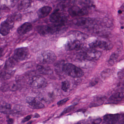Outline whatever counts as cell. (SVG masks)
Returning a JSON list of instances; mask_svg holds the SVG:
<instances>
[{
  "instance_id": "obj_31",
  "label": "cell",
  "mask_w": 124,
  "mask_h": 124,
  "mask_svg": "<svg viewBox=\"0 0 124 124\" xmlns=\"http://www.w3.org/2000/svg\"><path fill=\"white\" fill-rule=\"evenodd\" d=\"M98 82V80L96 79H95L94 80H93L91 81L90 83V85L91 86H94V85H95L96 84H97Z\"/></svg>"
},
{
  "instance_id": "obj_14",
  "label": "cell",
  "mask_w": 124,
  "mask_h": 124,
  "mask_svg": "<svg viewBox=\"0 0 124 124\" xmlns=\"http://www.w3.org/2000/svg\"><path fill=\"white\" fill-rule=\"evenodd\" d=\"M82 47V44L78 40H73L68 42L66 46V49L67 50H78Z\"/></svg>"
},
{
  "instance_id": "obj_23",
  "label": "cell",
  "mask_w": 124,
  "mask_h": 124,
  "mask_svg": "<svg viewBox=\"0 0 124 124\" xmlns=\"http://www.w3.org/2000/svg\"><path fill=\"white\" fill-rule=\"evenodd\" d=\"M16 1V0H0V4L6 7H9L13 5Z\"/></svg>"
},
{
  "instance_id": "obj_11",
  "label": "cell",
  "mask_w": 124,
  "mask_h": 124,
  "mask_svg": "<svg viewBox=\"0 0 124 124\" xmlns=\"http://www.w3.org/2000/svg\"><path fill=\"white\" fill-rule=\"evenodd\" d=\"M95 22L94 20L90 18H79L74 21V23L76 26L85 27L93 25Z\"/></svg>"
},
{
  "instance_id": "obj_27",
  "label": "cell",
  "mask_w": 124,
  "mask_h": 124,
  "mask_svg": "<svg viewBox=\"0 0 124 124\" xmlns=\"http://www.w3.org/2000/svg\"><path fill=\"white\" fill-rule=\"evenodd\" d=\"M75 105H72V106H70L68 108H67L66 109L64 110L62 112V113L61 115H63L64 114H66V113H68V112H70L72 110H73L74 108L75 107Z\"/></svg>"
},
{
  "instance_id": "obj_25",
  "label": "cell",
  "mask_w": 124,
  "mask_h": 124,
  "mask_svg": "<svg viewBox=\"0 0 124 124\" xmlns=\"http://www.w3.org/2000/svg\"><path fill=\"white\" fill-rule=\"evenodd\" d=\"M70 84L67 81H64L62 82V88L64 92H67L69 90Z\"/></svg>"
},
{
  "instance_id": "obj_39",
  "label": "cell",
  "mask_w": 124,
  "mask_h": 124,
  "mask_svg": "<svg viewBox=\"0 0 124 124\" xmlns=\"http://www.w3.org/2000/svg\"></svg>"
},
{
  "instance_id": "obj_38",
  "label": "cell",
  "mask_w": 124,
  "mask_h": 124,
  "mask_svg": "<svg viewBox=\"0 0 124 124\" xmlns=\"http://www.w3.org/2000/svg\"><path fill=\"white\" fill-rule=\"evenodd\" d=\"M62 0V1H66V0Z\"/></svg>"
},
{
  "instance_id": "obj_7",
  "label": "cell",
  "mask_w": 124,
  "mask_h": 124,
  "mask_svg": "<svg viewBox=\"0 0 124 124\" xmlns=\"http://www.w3.org/2000/svg\"><path fill=\"white\" fill-rule=\"evenodd\" d=\"M101 54V53L100 51L96 49L92 48L90 50L83 53L80 56L82 59L90 61H95L100 58Z\"/></svg>"
},
{
  "instance_id": "obj_37",
  "label": "cell",
  "mask_w": 124,
  "mask_h": 124,
  "mask_svg": "<svg viewBox=\"0 0 124 124\" xmlns=\"http://www.w3.org/2000/svg\"><path fill=\"white\" fill-rule=\"evenodd\" d=\"M2 76V74L1 72H0V77H1Z\"/></svg>"
},
{
  "instance_id": "obj_32",
  "label": "cell",
  "mask_w": 124,
  "mask_h": 124,
  "mask_svg": "<svg viewBox=\"0 0 124 124\" xmlns=\"http://www.w3.org/2000/svg\"><path fill=\"white\" fill-rule=\"evenodd\" d=\"M101 122V118H98L92 122L93 124H99Z\"/></svg>"
},
{
  "instance_id": "obj_28",
  "label": "cell",
  "mask_w": 124,
  "mask_h": 124,
  "mask_svg": "<svg viewBox=\"0 0 124 124\" xmlns=\"http://www.w3.org/2000/svg\"><path fill=\"white\" fill-rule=\"evenodd\" d=\"M69 100V98H66L62 99V100L59 101L57 103V104H58V105H59V106L63 105V104H64L65 103H66L67 101H68Z\"/></svg>"
},
{
  "instance_id": "obj_18",
  "label": "cell",
  "mask_w": 124,
  "mask_h": 124,
  "mask_svg": "<svg viewBox=\"0 0 124 124\" xmlns=\"http://www.w3.org/2000/svg\"><path fill=\"white\" fill-rule=\"evenodd\" d=\"M37 69L39 72L42 74L51 75L53 73V69L49 67L38 64L37 65Z\"/></svg>"
},
{
  "instance_id": "obj_1",
  "label": "cell",
  "mask_w": 124,
  "mask_h": 124,
  "mask_svg": "<svg viewBox=\"0 0 124 124\" xmlns=\"http://www.w3.org/2000/svg\"><path fill=\"white\" fill-rule=\"evenodd\" d=\"M62 70L65 74L74 78H79L84 75V72L80 68L70 63L64 64Z\"/></svg>"
},
{
  "instance_id": "obj_40",
  "label": "cell",
  "mask_w": 124,
  "mask_h": 124,
  "mask_svg": "<svg viewBox=\"0 0 124 124\" xmlns=\"http://www.w3.org/2000/svg\"><path fill=\"white\" fill-rule=\"evenodd\" d=\"M0 68H1V67H0Z\"/></svg>"
},
{
  "instance_id": "obj_16",
  "label": "cell",
  "mask_w": 124,
  "mask_h": 124,
  "mask_svg": "<svg viewBox=\"0 0 124 124\" xmlns=\"http://www.w3.org/2000/svg\"><path fill=\"white\" fill-rule=\"evenodd\" d=\"M52 10V8L50 6H45L42 7L38 11V17L40 18L47 17L50 13Z\"/></svg>"
},
{
  "instance_id": "obj_5",
  "label": "cell",
  "mask_w": 124,
  "mask_h": 124,
  "mask_svg": "<svg viewBox=\"0 0 124 124\" xmlns=\"http://www.w3.org/2000/svg\"><path fill=\"white\" fill-rule=\"evenodd\" d=\"M14 18L13 16H10L1 23L0 27V34L2 35L6 36L10 33L14 25Z\"/></svg>"
},
{
  "instance_id": "obj_30",
  "label": "cell",
  "mask_w": 124,
  "mask_h": 124,
  "mask_svg": "<svg viewBox=\"0 0 124 124\" xmlns=\"http://www.w3.org/2000/svg\"><path fill=\"white\" fill-rule=\"evenodd\" d=\"M32 116L31 115H28V116H27L26 117H24L22 120V123H25L26 122H27V121L29 120L31 118Z\"/></svg>"
},
{
  "instance_id": "obj_9",
  "label": "cell",
  "mask_w": 124,
  "mask_h": 124,
  "mask_svg": "<svg viewBox=\"0 0 124 124\" xmlns=\"http://www.w3.org/2000/svg\"><path fill=\"white\" fill-rule=\"evenodd\" d=\"M68 18V16L63 13L55 11L50 16V20L53 23L63 24Z\"/></svg>"
},
{
  "instance_id": "obj_15",
  "label": "cell",
  "mask_w": 124,
  "mask_h": 124,
  "mask_svg": "<svg viewBox=\"0 0 124 124\" xmlns=\"http://www.w3.org/2000/svg\"><path fill=\"white\" fill-rule=\"evenodd\" d=\"M32 26L31 24L26 22L20 26L17 30L18 34L21 35H23L32 30Z\"/></svg>"
},
{
  "instance_id": "obj_13",
  "label": "cell",
  "mask_w": 124,
  "mask_h": 124,
  "mask_svg": "<svg viewBox=\"0 0 124 124\" xmlns=\"http://www.w3.org/2000/svg\"><path fill=\"white\" fill-rule=\"evenodd\" d=\"M122 115L119 114H107L103 117V120L106 123H116L122 118Z\"/></svg>"
},
{
  "instance_id": "obj_3",
  "label": "cell",
  "mask_w": 124,
  "mask_h": 124,
  "mask_svg": "<svg viewBox=\"0 0 124 124\" xmlns=\"http://www.w3.org/2000/svg\"><path fill=\"white\" fill-rule=\"evenodd\" d=\"M37 59L42 63L48 64L54 63L56 60V56L52 51L46 50L38 56Z\"/></svg>"
},
{
  "instance_id": "obj_29",
  "label": "cell",
  "mask_w": 124,
  "mask_h": 124,
  "mask_svg": "<svg viewBox=\"0 0 124 124\" xmlns=\"http://www.w3.org/2000/svg\"><path fill=\"white\" fill-rule=\"evenodd\" d=\"M124 70L123 69L117 73V76L120 79H122L124 77Z\"/></svg>"
},
{
  "instance_id": "obj_34",
  "label": "cell",
  "mask_w": 124,
  "mask_h": 124,
  "mask_svg": "<svg viewBox=\"0 0 124 124\" xmlns=\"http://www.w3.org/2000/svg\"><path fill=\"white\" fill-rule=\"evenodd\" d=\"M4 54V50L2 48L0 47V58L3 56Z\"/></svg>"
},
{
  "instance_id": "obj_19",
  "label": "cell",
  "mask_w": 124,
  "mask_h": 124,
  "mask_svg": "<svg viewBox=\"0 0 124 124\" xmlns=\"http://www.w3.org/2000/svg\"><path fill=\"white\" fill-rule=\"evenodd\" d=\"M32 3V0H21L18 5V10H22L27 9L31 6Z\"/></svg>"
},
{
  "instance_id": "obj_8",
  "label": "cell",
  "mask_w": 124,
  "mask_h": 124,
  "mask_svg": "<svg viewBox=\"0 0 124 124\" xmlns=\"http://www.w3.org/2000/svg\"><path fill=\"white\" fill-rule=\"evenodd\" d=\"M89 46L93 49L99 48L104 50H109L113 48V45L106 41L98 40L90 43Z\"/></svg>"
},
{
  "instance_id": "obj_10",
  "label": "cell",
  "mask_w": 124,
  "mask_h": 124,
  "mask_svg": "<svg viewBox=\"0 0 124 124\" xmlns=\"http://www.w3.org/2000/svg\"><path fill=\"white\" fill-rule=\"evenodd\" d=\"M69 14L72 17L81 16L86 15L88 11L86 9L78 6H74L69 10Z\"/></svg>"
},
{
  "instance_id": "obj_26",
  "label": "cell",
  "mask_w": 124,
  "mask_h": 124,
  "mask_svg": "<svg viewBox=\"0 0 124 124\" xmlns=\"http://www.w3.org/2000/svg\"><path fill=\"white\" fill-rule=\"evenodd\" d=\"M101 98L97 99L96 100L94 101L93 104L92 106H98L99 105L102 104L103 103L104 101V99L103 98Z\"/></svg>"
},
{
  "instance_id": "obj_21",
  "label": "cell",
  "mask_w": 124,
  "mask_h": 124,
  "mask_svg": "<svg viewBox=\"0 0 124 124\" xmlns=\"http://www.w3.org/2000/svg\"><path fill=\"white\" fill-rule=\"evenodd\" d=\"M1 112L5 114H10L16 113L17 112L11 109V106L10 104H8L2 106L1 108Z\"/></svg>"
},
{
  "instance_id": "obj_20",
  "label": "cell",
  "mask_w": 124,
  "mask_h": 124,
  "mask_svg": "<svg viewBox=\"0 0 124 124\" xmlns=\"http://www.w3.org/2000/svg\"><path fill=\"white\" fill-rule=\"evenodd\" d=\"M18 62L13 58H10L8 59L6 63L5 68L6 69L9 70L13 69L15 67L16 63Z\"/></svg>"
},
{
  "instance_id": "obj_36",
  "label": "cell",
  "mask_w": 124,
  "mask_h": 124,
  "mask_svg": "<svg viewBox=\"0 0 124 124\" xmlns=\"http://www.w3.org/2000/svg\"><path fill=\"white\" fill-rule=\"evenodd\" d=\"M118 13H119V14H122V11L119 10L118 11Z\"/></svg>"
},
{
  "instance_id": "obj_33",
  "label": "cell",
  "mask_w": 124,
  "mask_h": 124,
  "mask_svg": "<svg viewBox=\"0 0 124 124\" xmlns=\"http://www.w3.org/2000/svg\"><path fill=\"white\" fill-rule=\"evenodd\" d=\"M14 120L12 118H8L7 120V122L8 124H13L14 123Z\"/></svg>"
},
{
  "instance_id": "obj_6",
  "label": "cell",
  "mask_w": 124,
  "mask_h": 124,
  "mask_svg": "<svg viewBox=\"0 0 124 124\" xmlns=\"http://www.w3.org/2000/svg\"><path fill=\"white\" fill-rule=\"evenodd\" d=\"M30 53L27 47L17 48L14 51L13 58L17 62L25 61L29 56Z\"/></svg>"
},
{
  "instance_id": "obj_4",
  "label": "cell",
  "mask_w": 124,
  "mask_h": 124,
  "mask_svg": "<svg viewBox=\"0 0 124 124\" xmlns=\"http://www.w3.org/2000/svg\"><path fill=\"white\" fill-rule=\"evenodd\" d=\"M29 84L30 87L35 89H40L46 87L48 85L46 79L42 76H35L29 80Z\"/></svg>"
},
{
  "instance_id": "obj_2",
  "label": "cell",
  "mask_w": 124,
  "mask_h": 124,
  "mask_svg": "<svg viewBox=\"0 0 124 124\" xmlns=\"http://www.w3.org/2000/svg\"><path fill=\"white\" fill-rule=\"evenodd\" d=\"M40 25L36 28V30L40 35L45 36L47 35L53 34L61 30L63 26L62 24Z\"/></svg>"
},
{
  "instance_id": "obj_17",
  "label": "cell",
  "mask_w": 124,
  "mask_h": 124,
  "mask_svg": "<svg viewBox=\"0 0 124 124\" xmlns=\"http://www.w3.org/2000/svg\"><path fill=\"white\" fill-rule=\"evenodd\" d=\"M124 98L123 92H119L115 93L109 99L108 101L112 103H115L121 101Z\"/></svg>"
},
{
  "instance_id": "obj_24",
  "label": "cell",
  "mask_w": 124,
  "mask_h": 124,
  "mask_svg": "<svg viewBox=\"0 0 124 124\" xmlns=\"http://www.w3.org/2000/svg\"><path fill=\"white\" fill-rule=\"evenodd\" d=\"M112 71L109 69H107L103 70L101 73V75L102 78L106 79L109 77L111 74Z\"/></svg>"
},
{
  "instance_id": "obj_22",
  "label": "cell",
  "mask_w": 124,
  "mask_h": 124,
  "mask_svg": "<svg viewBox=\"0 0 124 124\" xmlns=\"http://www.w3.org/2000/svg\"><path fill=\"white\" fill-rule=\"evenodd\" d=\"M119 56V54L114 53L112 54L109 58L108 61V63L109 65L113 66L115 64Z\"/></svg>"
},
{
  "instance_id": "obj_12",
  "label": "cell",
  "mask_w": 124,
  "mask_h": 124,
  "mask_svg": "<svg viewBox=\"0 0 124 124\" xmlns=\"http://www.w3.org/2000/svg\"><path fill=\"white\" fill-rule=\"evenodd\" d=\"M26 101L27 103L33 108L40 109L45 107L44 104L35 97L27 96L26 98Z\"/></svg>"
},
{
  "instance_id": "obj_35",
  "label": "cell",
  "mask_w": 124,
  "mask_h": 124,
  "mask_svg": "<svg viewBox=\"0 0 124 124\" xmlns=\"http://www.w3.org/2000/svg\"><path fill=\"white\" fill-rule=\"evenodd\" d=\"M40 116L39 115V114H36L35 115L34 117H37V118H38V117H39Z\"/></svg>"
}]
</instances>
